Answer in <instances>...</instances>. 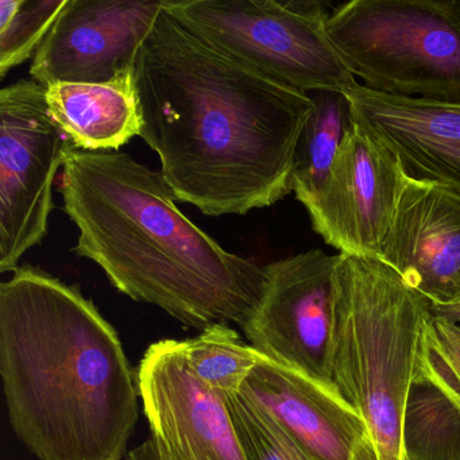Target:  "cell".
<instances>
[{
    "label": "cell",
    "mask_w": 460,
    "mask_h": 460,
    "mask_svg": "<svg viewBox=\"0 0 460 460\" xmlns=\"http://www.w3.org/2000/svg\"><path fill=\"white\" fill-rule=\"evenodd\" d=\"M133 83L139 137L176 200L207 217H243L292 192L309 93L243 66L165 7L137 52Z\"/></svg>",
    "instance_id": "cell-1"
},
{
    "label": "cell",
    "mask_w": 460,
    "mask_h": 460,
    "mask_svg": "<svg viewBox=\"0 0 460 460\" xmlns=\"http://www.w3.org/2000/svg\"><path fill=\"white\" fill-rule=\"evenodd\" d=\"M7 416L37 460H123L139 389L111 323L79 285L22 265L0 284Z\"/></svg>",
    "instance_id": "cell-2"
},
{
    "label": "cell",
    "mask_w": 460,
    "mask_h": 460,
    "mask_svg": "<svg viewBox=\"0 0 460 460\" xmlns=\"http://www.w3.org/2000/svg\"><path fill=\"white\" fill-rule=\"evenodd\" d=\"M58 192L79 230L75 254L123 295L200 332L220 323L242 327L254 314L265 269L190 222L163 174L128 153L75 149Z\"/></svg>",
    "instance_id": "cell-3"
},
{
    "label": "cell",
    "mask_w": 460,
    "mask_h": 460,
    "mask_svg": "<svg viewBox=\"0 0 460 460\" xmlns=\"http://www.w3.org/2000/svg\"><path fill=\"white\" fill-rule=\"evenodd\" d=\"M432 305L378 257L341 254L331 374L379 460H402L406 401L420 376Z\"/></svg>",
    "instance_id": "cell-4"
},
{
    "label": "cell",
    "mask_w": 460,
    "mask_h": 460,
    "mask_svg": "<svg viewBox=\"0 0 460 460\" xmlns=\"http://www.w3.org/2000/svg\"><path fill=\"white\" fill-rule=\"evenodd\" d=\"M327 31L365 87L460 102V0H351L331 10Z\"/></svg>",
    "instance_id": "cell-5"
},
{
    "label": "cell",
    "mask_w": 460,
    "mask_h": 460,
    "mask_svg": "<svg viewBox=\"0 0 460 460\" xmlns=\"http://www.w3.org/2000/svg\"><path fill=\"white\" fill-rule=\"evenodd\" d=\"M165 10L230 58L301 93H343L357 77L328 36L320 2L180 0Z\"/></svg>",
    "instance_id": "cell-6"
},
{
    "label": "cell",
    "mask_w": 460,
    "mask_h": 460,
    "mask_svg": "<svg viewBox=\"0 0 460 460\" xmlns=\"http://www.w3.org/2000/svg\"><path fill=\"white\" fill-rule=\"evenodd\" d=\"M74 142L50 117L45 87L22 79L0 91V271L14 273L44 241L53 185Z\"/></svg>",
    "instance_id": "cell-7"
},
{
    "label": "cell",
    "mask_w": 460,
    "mask_h": 460,
    "mask_svg": "<svg viewBox=\"0 0 460 460\" xmlns=\"http://www.w3.org/2000/svg\"><path fill=\"white\" fill-rule=\"evenodd\" d=\"M341 254L309 250L263 266L265 289L242 325L263 358L333 387L336 270ZM336 390V389H335Z\"/></svg>",
    "instance_id": "cell-8"
},
{
    "label": "cell",
    "mask_w": 460,
    "mask_h": 460,
    "mask_svg": "<svg viewBox=\"0 0 460 460\" xmlns=\"http://www.w3.org/2000/svg\"><path fill=\"white\" fill-rule=\"evenodd\" d=\"M406 180L397 158L354 123L324 187L304 208L339 254L379 257Z\"/></svg>",
    "instance_id": "cell-9"
},
{
    "label": "cell",
    "mask_w": 460,
    "mask_h": 460,
    "mask_svg": "<svg viewBox=\"0 0 460 460\" xmlns=\"http://www.w3.org/2000/svg\"><path fill=\"white\" fill-rule=\"evenodd\" d=\"M166 2L68 0L31 61V79L109 84L133 76L134 61Z\"/></svg>",
    "instance_id": "cell-10"
},
{
    "label": "cell",
    "mask_w": 460,
    "mask_h": 460,
    "mask_svg": "<svg viewBox=\"0 0 460 460\" xmlns=\"http://www.w3.org/2000/svg\"><path fill=\"white\" fill-rule=\"evenodd\" d=\"M137 379L150 438L169 460H246L225 398L190 373L180 341L150 344Z\"/></svg>",
    "instance_id": "cell-11"
},
{
    "label": "cell",
    "mask_w": 460,
    "mask_h": 460,
    "mask_svg": "<svg viewBox=\"0 0 460 460\" xmlns=\"http://www.w3.org/2000/svg\"><path fill=\"white\" fill-rule=\"evenodd\" d=\"M378 258L432 308H459L460 193L408 177Z\"/></svg>",
    "instance_id": "cell-12"
},
{
    "label": "cell",
    "mask_w": 460,
    "mask_h": 460,
    "mask_svg": "<svg viewBox=\"0 0 460 460\" xmlns=\"http://www.w3.org/2000/svg\"><path fill=\"white\" fill-rule=\"evenodd\" d=\"M343 93L355 125L394 155L409 179L460 193V102L390 95L359 83Z\"/></svg>",
    "instance_id": "cell-13"
},
{
    "label": "cell",
    "mask_w": 460,
    "mask_h": 460,
    "mask_svg": "<svg viewBox=\"0 0 460 460\" xmlns=\"http://www.w3.org/2000/svg\"><path fill=\"white\" fill-rule=\"evenodd\" d=\"M317 460H351L368 436L362 417L333 387L261 358L239 390Z\"/></svg>",
    "instance_id": "cell-14"
},
{
    "label": "cell",
    "mask_w": 460,
    "mask_h": 460,
    "mask_svg": "<svg viewBox=\"0 0 460 460\" xmlns=\"http://www.w3.org/2000/svg\"><path fill=\"white\" fill-rule=\"evenodd\" d=\"M48 110L58 128L87 152H119L141 133L133 76L109 84L55 83L45 87Z\"/></svg>",
    "instance_id": "cell-15"
},
{
    "label": "cell",
    "mask_w": 460,
    "mask_h": 460,
    "mask_svg": "<svg viewBox=\"0 0 460 460\" xmlns=\"http://www.w3.org/2000/svg\"><path fill=\"white\" fill-rule=\"evenodd\" d=\"M311 117L296 147L292 171V192L306 204L324 187L339 150L354 126L351 109L343 93L316 91Z\"/></svg>",
    "instance_id": "cell-16"
},
{
    "label": "cell",
    "mask_w": 460,
    "mask_h": 460,
    "mask_svg": "<svg viewBox=\"0 0 460 460\" xmlns=\"http://www.w3.org/2000/svg\"><path fill=\"white\" fill-rule=\"evenodd\" d=\"M402 448L409 460H460V409L424 379L406 401Z\"/></svg>",
    "instance_id": "cell-17"
},
{
    "label": "cell",
    "mask_w": 460,
    "mask_h": 460,
    "mask_svg": "<svg viewBox=\"0 0 460 460\" xmlns=\"http://www.w3.org/2000/svg\"><path fill=\"white\" fill-rule=\"evenodd\" d=\"M180 343L190 373L222 398L239 393L262 358L225 323L211 325L195 338L184 339Z\"/></svg>",
    "instance_id": "cell-18"
},
{
    "label": "cell",
    "mask_w": 460,
    "mask_h": 460,
    "mask_svg": "<svg viewBox=\"0 0 460 460\" xmlns=\"http://www.w3.org/2000/svg\"><path fill=\"white\" fill-rule=\"evenodd\" d=\"M68 0H0V77L36 55Z\"/></svg>",
    "instance_id": "cell-19"
},
{
    "label": "cell",
    "mask_w": 460,
    "mask_h": 460,
    "mask_svg": "<svg viewBox=\"0 0 460 460\" xmlns=\"http://www.w3.org/2000/svg\"><path fill=\"white\" fill-rule=\"evenodd\" d=\"M246 460H317L279 421L243 397H225Z\"/></svg>",
    "instance_id": "cell-20"
},
{
    "label": "cell",
    "mask_w": 460,
    "mask_h": 460,
    "mask_svg": "<svg viewBox=\"0 0 460 460\" xmlns=\"http://www.w3.org/2000/svg\"><path fill=\"white\" fill-rule=\"evenodd\" d=\"M420 379L438 387L460 409V306L432 308L422 335Z\"/></svg>",
    "instance_id": "cell-21"
},
{
    "label": "cell",
    "mask_w": 460,
    "mask_h": 460,
    "mask_svg": "<svg viewBox=\"0 0 460 460\" xmlns=\"http://www.w3.org/2000/svg\"><path fill=\"white\" fill-rule=\"evenodd\" d=\"M126 460H169L165 452L157 446L152 438L145 440L141 446H137L136 448L128 452Z\"/></svg>",
    "instance_id": "cell-22"
},
{
    "label": "cell",
    "mask_w": 460,
    "mask_h": 460,
    "mask_svg": "<svg viewBox=\"0 0 460 460\" xmlns=\"http://www.w3.org/2000/svg\"><path fill=\"white\" fill-rule=\"evenodd\" d=\"M351 460H379L376 447L371 441L370 436H366L352 455Z\"/></svg>",
    "instance_id": "cell-23"
},
{
    "label": "cell",
    "mask_w": 460,
    "mask_h": 460,
    "mask_svg": "<svg viewBox=\"0 0 460 460\" xmlns=\"http://www.w3.org/2000/svg\"><path fill=\"white\" fill-rule=\"evenodd\" d=\"M402 460H409L408 457L405 456V455H403V459Z\"/></svg>",
    "instance_id": "cell-24"
}]
</instances>
